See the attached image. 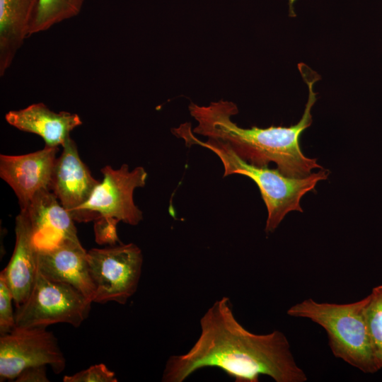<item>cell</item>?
<instances>
[{"mask_svg": "<svg viewBox=\"0 0 382 382\" xmlns=\"http://www.w3.org/2000/svg\"><path fill=\"white\" fill-rule=\"evenodd\" d=\"M199 324V336L190 349L168 359L163 382H182L206 367L220 369L236 382H258L262 375L276 382L308 380L285 335L279 330L262 335L250 332L234 316L228 297L216 300Z\"/></svg>", "mask_w": 382, "mask_h": 382, "instance_id": "6da1fadb", "label": "cell"}, {"mask_svg": "<svg viewBox=\"0 0 382 382\" xmlns=\"http://www.w3.org/2000/svg\"><path fill=\"white\" fill-rule=\"evenodd\" d=\"M299 68L308 88V98L300 121L291 127L243 128L232 120L238 113L236 104L220 100L208 105L191 103L189 110L197 122L194 134L226 143L243 160L260 167L274 163L282 174L305 178L316 168H323L317 158L306 157L300 146L301 133L312 123L311 109L316 101L313 86L319 79L317 74L303 64Z\"/></svg>", "mask_w": 382, "mask_h": 382, "instance_id": "7a4b0ae2", "label": "cell"}, {"mask_svg": "<svg viewBox=\"0 0 382 382\" xmlns=\"http://www.w3.org/2000/svg\"><path fill=\"white\" fill-rule=\"evenodd\" d=\"M173 134L184 140L186 146L198 145L208 149L220 159L224 166V177L238 174L250 178L258 187L267 210L266 233L273 232L290 212H302L301 198L315 189L317 183L328 177L324 168L301 178H291L278 169L250 164L240 158L225 142L207 139L202 141L192 132L188 122L172 129Z\"/></svg>", "mask_w": 382, "mask_h": 382, "instance_id": "3957f363", "label": "cell"}, {"mask_svg": "<svg viewBox=\"0 0 382 382\" xmlns=\"http://www.w3.org/2000/svg\"><path fill=\"white\" fill-rule=\"evenodd\" d=\"M365 298L348 303H320L313 299L291 306L286 313L308 318L326 332L332 354L365 374L378 370L365 319Z\"/></svg>", "mask_w": 382, "mask_h": 382, "instance_id": "277c9868", "label": "cell"}, {"mask_svg": "<svg viewBox=\"0 0 382 382\" xmlns=\"http://www.w3.org/2000/svg\"><path fill=\"white\" fill-rule=\"evenodd\" d=\"M92 303L71 285L52 281L37 270L29 296L16 306V327L67 323L79 328L88 318Z\"/></svg>", "mask_w": 382, "mask_h": 382, "instance_id": "5b68a950", "label": "cell"}, {"mask_svg": "<svg viewBox=\"0 0 382 382\" xmlns=\"http://www.w3.org/2000/svg\"><path fill=\"white\" fill-rule=\"evenodd\" d=\"M90 275L95 288L93 302L125 304L137 290L143 255L134 243L87 251Z\"/></svg>", "mask_w": 382, "mask_h": 382, "instance_id": "8992f818", "label": "cell"}, {"mask_svg": "<svg viewBox=\"0 0 382 382\" xmlns=\"http://www.w3.org/2000/svg\"><path fill=\"white\" fill-rule=\"evenodd\" d=\"M100 171L103 179L80 208V222L109 216L132 226L139 224L142 212L135 205L133 195L136 188L145 186L148 176L146 170L139 166L129 170V166L123 164L118 169L106 166Z\"/></svg>", "mask_w": 382, "mask_h": 382, "instance_id": "52a82bcc", "label": "cell"}, {"mask_svg": "<svg viewBox=\"0 0 382 382\" xmlns=\"http://www.w3.org/2000/svg\"><path fill=\"white\" fill-rule=\"evenodd\" d=\"M50 366L55 374L66 367V359L54 334L44 327H15L0 336V381H12L26 368Z\"/></svg>", "mask_w": 382, "mask_h": 382, "instance_id": "ba28073f", "label": "cell"}, {"mask_svg": "<svg viewBox=\"0 0 382 382\" xmlns=\"http://www.w3.org/2000/svg\"><path fill=\"white\" fill-rule=\"evenodd\" d=\"M58 147L19 155H0V177L13 189L21 207L25 209L35 195L51 190Z\"/></svg>", "mask_w": 382, "mask_h": 382, "instance_id": "9c48e42d", "label": "cell"}, {"mask_svg": "<svg viewBox=\"0 0 382 382\" xmlns=\"http://www.w3.org/2000/svg\"><path fill=\"white\" fill-rule=\"evenodd\" d=\"M37 270L45 277L71 285L93 303L95 288L87 251L79 239H62L52 245H37Z\"/></svg>", "mask_w": 382, "mask_h": 382, "instance_id": "30bf717a", "label": "cell"}, {"mask_svg": "<svg viewBox=\"0 0 382 382\" xmlns=\"http://www.w3.org/2000/svg\"><path fill=\"white\" fill-rule=\"evenodd\" d=\"M62 147V153L55 162L51 191L73 219L80 223V208L100 182L80 158L77 146L71 137Z\"/></svg>", "mask_w": 382, "mask_h": 382, "instance_id": "8fae6325", "label": "cell"}, {"mask_svg": "<svg viewBox=\"0 0 382 382\" xmlns=\"http://www.w3.org/2000/svg\"><path fill=\"white\" fill-rule=\"evenodd\" d=\"M16 243L6 267L1 272L11 291L16 306L29 296L37 274V245L28 212L20 211L15 221Z\"/></svg>", "mask_w": 382, "mask_h": 382, "instance_id": "7c38bea8", "label": "cell"}, {"mask_svg": "<svg viewBox=\"0 0 382 382\" xmlns=\"http://www.w3.org/2000/svg\"><path fill=\"white\" fill-rule=\"evenodd\" d=\"M5 119L19 130L39 135L46 146L53 147L63 146L70 138V132L82 125L77 114L66 111L55 112L42 103L8 111Z\"/></svg>", "mask_w": 382, "mask_h": 382, "instance_id": "4fadbf2b", "label": "cell"}, {"mask_svg": "<svg viewBox=\"0 0 382 382\" xmlns=\"http://www.w3.org/2000/svg\"><path fill=\"white\" fill-rule=\"evenodd\" d=\"M25 210L37 246L52 245L62 239H79L75 221L51 190L37 193Z\"/></svg>", "mask_w": 382, "mask_h": 382, "instance_id": "5bb4252c", "label": "cell"}, {"mask_svg": "<svg viewBox=\"0 0 382 382\" xmlns=\"http://www.w3.org/2000/svg\"><path fill=\"white\" fill-rule=\"evenodd\" d=\"M38 0H0V76L11 65L18 50L30 36Z\"/></svg>", "mask_w": 382, "mask_h": 382, "instance_id": "9a60e30c", "label": "cell"}, {"mask_svg": "<svg viewBox=\"0 0 382 382\" xmlns=\"http://www.w3.org/2000/svg\"><path fill=\"white\" fill-rule=\"evenodd\" d=\"M83 0H38V8L30 35L76 16Z\"/></svg>", "mask_w": 382, "mask_h": 382, "instance_id": "2e32d148", "label": "cell"}, {"mask_svg": "<svg viewBox=\"0 0 382 382\" xmlns=\"http://www.w3.org/2000/svg\"><path fill=\"white\" fill-rule=\"evenodd\" d=\"M365 319L375 359L382 369V284L372 289L367 296Z\"/></svg>", "mask_w": 382, "mask_h": 382, "instance_id": "e0dca14e", "label": "cell"}, {"mask_svg": "<svg viewBox=\"0 0 382 382\" xmlns=\"http://www.w3.org/2000/svg\"><path fill=\"white\" fill-rule=\"evenodd\" d=\"M13 302L11 291L0 275V336L11 332L16 327Z\"/></svg>", "mask_w": 382, "mask_h": 382, "instance_id": "ac0fdd59", "label": "cell"}, {"mask_svg": "<svg viewBox=\"0 0 382 382\" xmlns=\"http://www.w3.org/2000/svg\"><path fill=\"white\" fill-rule=\"evenodd\" d=\"M64 382H117L115 373L105 364H98L73 375L64 376Z\"/></svg>", "mask_w": 382, "mask_h": 382, "instance_id": "d6986e66", "label": "cell"}, {"mask_svg": "<svg viewBox=\"0 0 382 382\" xmlns=\"http://www.w3.org/2000/svg\"><path fill=\"white\" fill-rule=\"evenodd\" d=\"M119 221L113 217L100 216L94 221L96 242L99 245H116L120 243L117 225Z\"/></svg>", "mask_w": 382, "mask_h": 382, "instance_id": "ffe728a7", "label": "cell"}, {"mask_svg": "<svg viewBox=\"0 0 382 382\" xmlns=\"http://www.w3.org/2000/svg\"><path fill=\"white\" fill-rule=\"evenodd\" d=\"M47 366H30L23 370L16 378V382H49Z\"/></svg>", "mask_w": 382, "mask_h": 382, "instance_id": "44dd1931", "label": "cell"}]
</instances>
